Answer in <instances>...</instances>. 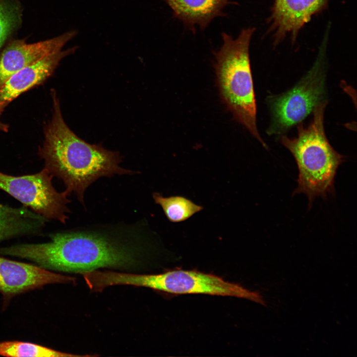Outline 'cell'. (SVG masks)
Instances as JSON below:
<instances>
[{"instance_id":"obj_8","label":"cell","mask_w":357,"mask_h":357,"mask_svg":"<svg viewBox=\"0 0 357 357\" xmlns=\"http://www.w3.org/2000/svg\"><path fill=\"white\" fill-rule=\"evenodd\" d=\"M75 282L74 277L0 256V293L4 298H9L48 284Z\"/></svg>"},{"instance_id":"obj_6","label":"cell","mask_w":357,"mask_h":357,"mask_svg":"<svg viewBox=\"0 0 357 357\" xmlns=\"http://www.w3.org/2000/svg\"><path fill=\"white\" fill-rule=\"evenodd\" d=\"M326 74L321 59L293 88L267 99L272 119L267 132L280 135L300 122L317 105L326 101Z\"/></svg>"},{"instance_id":"obj_2","label":"cell","mask_w":357,"mask_h":357,"mask_svg":"<svg viewBox=\"0 0 357 357\" xmlns=\"http://www.w3.org/2000/svg\"><path fill=\"white\" fill-rule=\"evenodd\" d=\"M51 95L53 114L44 128L39 155L44 161V168L63 181L68 196L74 193L84 206L86 190L99 178L138 173L120 166L118 151L89 144L77 136L64 121L56 92L52 90Z\"/></svg>"},{"instance_id":"obj_5","label":"cell","mask_w":357,"mask_h":357,"mask_svg":"<svg viewBox=\"0 0 357 357\" xmlns=\"http://www.w3.org/2000/svg\"><path fill=\"white\" fill-rule=\"evenodd\" d=\"M103 281L107 287L131 285L173 294H205L245 298L265 305L260 295L215 275L195 270H175L158 274H136L107 271Z\"/></svg>"},{"instance_id":"obj_16","label":"cell","mask_w":357,"mask_h":357,"mask_svg":"<svg viewBox=\"0 0 357 357\" xmlns=\"http://www.w3.org/2000/svg\"><path fill=\"white\" fill-rule=\"evenodd\" d=\"M19 16L16 7L5 0H0V49L18 24Z\"/></svg>"},{"instance_id":"obj_11","label":"cell","mask_w":357,"mask_h":357,"mask_svg":"<svg viewBox=\"0 0 357 357\" xmlns=\"http://www.w3.org/2000/svg\"><path fill=\"white\" fill-rule=\"evenodd\" d=\"M77 48L74 46L50 55L12 74L0 87V102L9 103L22 93L44 82L52 74L61 60L73 54Z\"/></svg>"},{"instance_id":"obj_15","label":"cell","mask_w":357,"mask_h":357,"mask_svg":"<svg viewBox=\"0 0 357 357\" xmlns=\"http://www.w3.org/2000/svg\"><path fill=\"white\" fill-rule=\"evenodd\" d=\"M0 355L6 357H89L61 352L36 344L17 341L0 342Z\"/></svg>"},{"instance_id":"obj_4","label":"cell","mask_w":357,"mask_h":357,"mask_svg":"<svg viewBox=\"0 0 357 357\" xmlns=\"http://www.w3.org/2000/svg\"><path fill=\"white\" fill-rule=\"evenodd\" d=\"M254 28L243 29L236 39L223 32V44L215 52V69L220 96L234 119L243 125L263 146L256 125V105L249 47Z\"/></svg>"},{"instance_id":"obj_17","label":"cell","mask_w":357,"mask_h":357,"mask_svg":"<svg viewBox=\"0 0 357 357\" xmlns=\"http://www.w3.org/2000/svg\"><path fill=\"white\" fill-rule=\"evenodd\" d=\"M9 103L6 102H0V116L3 112L5 108L8 105ZM9 126L5 123H4L0 120V132H7L8 130Z\"/></svg>"},{"instance_id":"obj_14","label":"cell","mask_w":357,"mask_h":357,"mask_svg":"<svg viewBox=\"0 0 357 357\" xmlns=\"http://www.w3.org/2000/svg\"><path fill=\"white\" fill-rule=\"evenodd\" d=\"M153 198L161 206L167 218L173 223L186 221L203 209L201 206L182 196L164 197L154 192Z\"/></svg>"},{"instance_id":"obj_1","label":"cell","mask_w":357,"mask_h":357,"mask_svg":"<svg viewBox=\"0 0 357 357\" xmlns=\"http://www.w3.org/2000/svg\"><path fill=\"white\" fill-rule=\"evenodd\" d=\"M142 225H103L57 233L50 240L0 247V254L28 259L46 269L84 274L101 268L131 270L147 254Z\"/></svg>"},{"instance_id":"obj_7","label":"cell","mask_w":357,"mask_h":357,"mask_svg":"<svg viewBox=\"0 0 357 357\" xmlns=\"http://www.w3.org/2000/svg\"><path fill=\"white\" fill-rule=\"evenodd\" d=\"M53 178L45 168L35 174L18 177L0 172V189L46 219L65 224L70 213V200L65 190L55 189Z\"/></svg>"},{"instance_id":"obj_3","label":"cell","mask_w":357,"mask_h":357,"mask_svg":"<svg viewBox=\"0 0 357 357\" xmlns=\"http://www.w3.org/2000/svg\"><path fill=\"white\" fill-rule=\"evenodd\" d=\"M327 101L315 107L310 123L298 125V136L293 138L281 135V143L289 150L296 162L298 186L293 194L303 193L310 208L317 197L326 198L334 194V180L337 170L345 161L329 143L324 131V114Z\"/></svg>"},{"instance_id":"obj_10","label":"cell","mask_w":357,"mask_h":357,"mask_svg":"<svg viewBox=\"0 0 357 357\" xmlns=\"http://www.w3.org/2000/svg\"><path fill=\"white\" fill-rule=\"evenodd\" d=\"M328 0H274L270 17L275 41L287 35L295 40L311 17L325 8Z\"/></svg>"},{"instance_id":"obj_9","label":"cell","mask_w":357,"mask_h":357,"mask_svg":"<svg viewBox=\"0 0 357 357\" xmlns=\"http://www.w3.org/2000/svg\"><path fill=\"white\" fill-rule=\"evenodd\" d=\"M77 33V31L72 30L54 38L33 44H27L20 40L10 43L0 56V87L19 70L60 51Z\"/></svg>"},{"instance_id":"obj_12","label":"cell","mask_w":357,"mask_h":357,"mask_svg":"<svg viewBox=\"0 0 357 357\" xmlns=\"http://www.w3.org/2000/svg\"><path fill=\"white\" fill-rule=\"evenodd\" d=\"M175 17L193 32L198 25L203 29L216 17L223 15V10L230 0H164Z\"/></svg>"},{"instance_id":"obj_13","label":"cell","mask_w":357,"mask_h":357,"mask_svg":"<svg viewBox=\"0 0 357 357\" xmlns=\"http://www.w3.org/2000/svg\"><path fill=\"white\" fill-rule=\"evenodd\" d=\"M48 219L28 208L0 204V241L37 233Z\"/></svg>"}]
</instances>
